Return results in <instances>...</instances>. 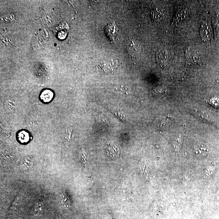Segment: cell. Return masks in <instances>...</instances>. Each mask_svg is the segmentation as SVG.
<instances>
[{"label":"cell","mask_w":219,"mask_h":219,"mask_svg":"<svg viewBox=\"0 0 219 219\" xmlns=\"http://www.w3.org/2000/svg\"><path fill=\"white\" fill-rule=\"evenodd\" d=\"M185 56L187 63L191 66L198 65L201 62L200 54L194 48H187L185 52Z\"/></svg>","instance_id":"obj_1"},{"label":"cell","mask_w":219,"mask_h":219,"mask_svg":"<svg viewBox=\"0 0 219 219\" xmlns=\"http://www.w3.org/2000/svg\"><path fill=\"white\" fill-rule=\"evenodd\" d=\"M32 166V161L31 158L29 157H25L21 162L20 167L24 170H29Z\"/></svg>","instance_id":"obj_9"},{"label":"cell","mask_w":219,"mask_h":219,"mask_svg":"<svg viewBox=\"0 0 219 219\" xmlns=\"http://www.w3.org/2000/svg\"><path fill=\"white\" fill-rule=\"evenodd\" d=\"M17 138L21 143H27L30 139L29 133L27 131L22 130L17 133Z\"/></svg>","instance_id":"obj_8"},{"label":"cell","mask_w":219,"mask_h":219,"mask_svg":"<svg viewBox=\"0 0 219 219\" xmlns=\"http://www.w3.org/2000/svg\"><path fill=\"white\" fill-rule=\"evenodd\" d=\"M62 203L64 204V206L68 208L70 207L71 202L67 193L64 192L62 194Z\"/></svg>","instance_id":"obj_12"},{"label":"cell","mask_w":219,"mask_h":219,"mask_svg":"<svg viewBox=\"0 0 219 219\" xmlns=\"http://www.w3.org/2000/svg\"><path fill=\"white\" fill-rule=\"evenodd\" d=\"M104 32L107 38L111 41H114L117 36L118 27L115 22H110L104 28Z\"/></svg>","instance_id":"obj_2"},{"label":"cell","mask_w":219,"mask_h":219,"mask_svg":"<svg viewBox=\"0 0 219 219\" xmlns=\"http://www.w3.org/2000/svg\"><path fill=\"white\" fill-rule=\"evenodd\" d=\"M54 97V92L49 89L43 90L39 95L40 100L44 103H48L51 102Z\"/></svg>","instance_id":"obj_5"},{"label":"cell","mask_w":219,"mask_h":219,"mask_svg":"<svg viewBox=\"0 0 219 219\" xmlns=\"http://www.w3.org/2000/svg\"><path fill=\"white\" fill-rule=\"evenodd\" d=\"M200 35L202 39L204 41H209L211 39V27L206 22H204L201 25Z\"/></svg>","instance_id":"obj_4"},{"label":"cell","mask_w":219,"mask_h":219,"mask_svg":"<svg viewBox=\"0 0 219 219\" xmlns=\"http://www.w3.org/2000/svg\"><path fill=\"white\" fill-rule=\"evenodd\" d=\"M196 153L197 154L207 153L209 151L207 147L203 143H199L195 147Z\"/></svg>","instance_id":"obj_11"},{"label":"cell","mask_w":219,"mask_h":219,"mask_svg":"<svg viewBox=\"0 0 219 219\" xmlns=\"http://www.w3.org/2000/svg\"><path fill=\"white\" fill-rule=\"evenodd\" d=\"M156 58L157 62L162 67H166L168 66L170 61V55L165 50H160L157 53Z\"/></svg>","instance_id":"obj_3"},{"label":"cell","mask_w":219,"mask_h":219,"mask_svg":"<svg viewBox=\"0 0 219 219\" xmlns=\"http://www.w3.org/2000/svg\"><path fill=\"white\" fill-rule=\"evenodd\" d=\"M141 168L142 172L144 174V177L145 178L147 177H148V175L147 167L146 165L144 162H142L141 164Z\"/></svg>","instance_id":"obj_14"},{"label":"cell","mask_w":219,"mask_h":219,"mask_svg":"<svg viewBox=\"0 0 219 219\" xmlns=\"http://www.w3.org/2000/svg\"><path fill=\"white\" fill-rule=\"evenodd\" d=\"M117 66V62L115 60L103 61L100 63L99 67L104 71H110L113 70Z\"/></svg>","instance_id":"obj_7"},{"label":"cell","mask_w":219,"mask_h":219,"mask_svg":"<svg viewBox=\"0 0 219 219\" xmlns=\"http://www.w3.org/2000/svg\"><path fill=\"white\" fill-rule=\"evenodd\" d=\"M215 169V166L211 164L206 168L205 171V174L207 177L210 176L214 171Z\"/></svg>","instance_id":"obj_13"},{"label":"cell","mask_w":219,"mask_h":219,"mask_svg":"<svg viewBox=\"0 0 219 219\" xmlns=\"http://www.w3.org/2000/svg\"><path fill=\"white\" fill-rule=\"evenodd\" d=\"M106 151L110 156L112 157H118L120 156V150L115 144H108L106 146Z\"/></svg>","instance_id":"obj_6"},{"label":"cell","mask_w":219,"mask_h":219,"mask_svg":"<svg viewBox=\"0 0 219 219\" xmlns=\"http://www.w3.org/2000/svg\"><path fill=\"white\" fill-rule=\"evenodd\" d=\"M183 142V138L181 134L179 135L173 140V146L176 151L178 152L180 150Z\"/></svg>","instance_id":"obj_10"}]
</instances>
